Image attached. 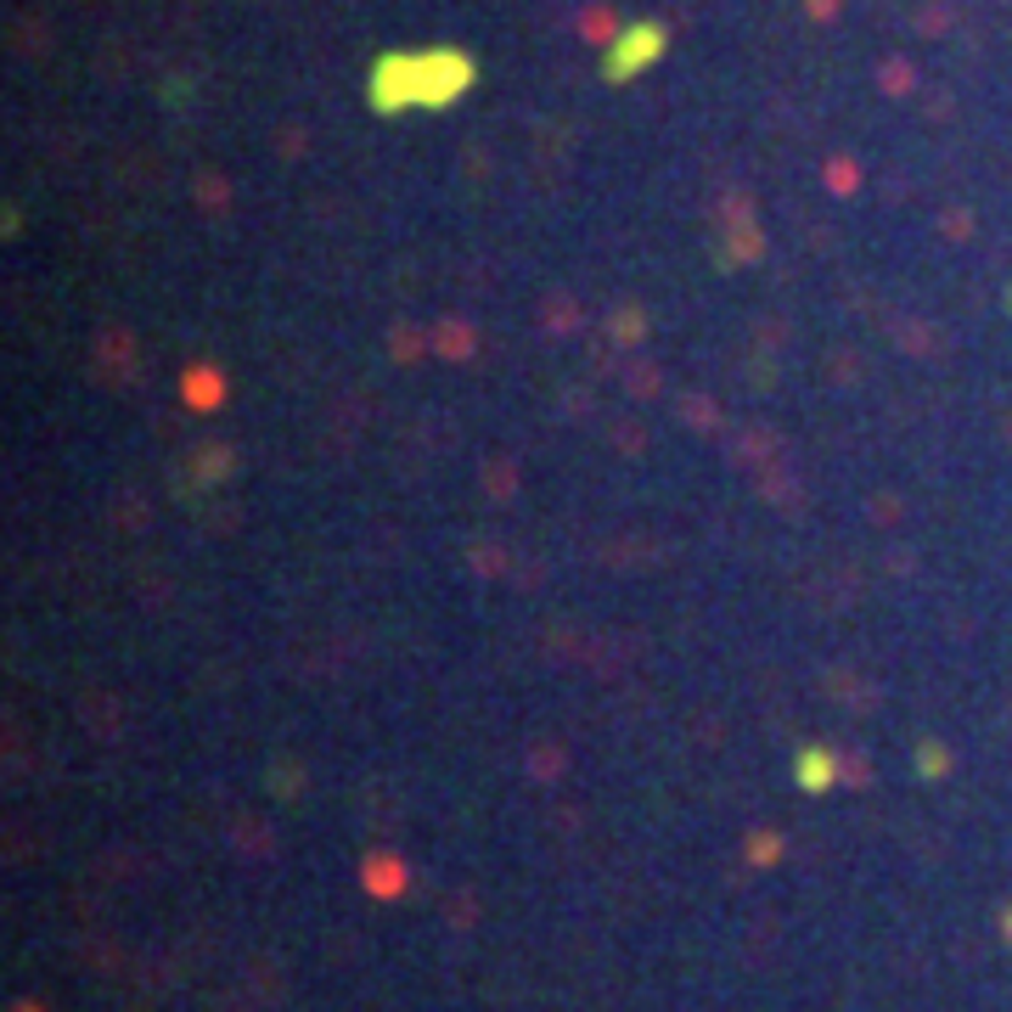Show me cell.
Here are the masks:
<instances>
[{
  "instance_id": "6da1fadb",
  "label": "cell",
  "mask_w": 1012,
  "mask_h": 1012,
  "mask_svg": "<svg viewBox=\"0 0 1012 1012\" xmlns=\"http://www.w3.org/2000/svg\"><path fill=\"white\" fill-rule=\"evenodd\" d=\"M472 79L467 57L456 52H433V57H389L377 63V79H371V96L382 113H400L411 102H451V96Z\"/></svg>"
},
{
  "instance_id": "7a4b0ae2",
  "label": "cell",
  "mask_w": 1012,
  "mask_h": 1012,
  "mask_svg": "<svg viewBox=\"0 0 1012 1012\" xmlns=\"http://www.w3.org/2000/svg\"><path fill=\"white\" fill-rule=\"evenodd\" d=\"M658 52H664V29H658V23H636V29H624V40L608 52L602 74H608V79H631V74L647 68Z\"/></svg>"
}]
</instances>
